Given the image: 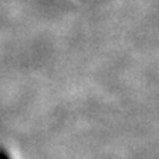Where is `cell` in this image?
<instances>
[{"mask_svg":"<svg viewBox=\"0 0 159 159\" xmlns=\"http://www.w3.org/2000/svg\"><path fill=\"white\" fill-rule=\"evenodd\" d=\"M0 159H13V158H11V155L3 147H0Z\"/></svg>","mask_w":159,"mask_h":159,"instance_id":"6da1fadb","label":"cell"}]
</instances>
